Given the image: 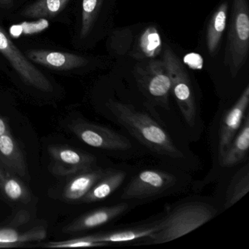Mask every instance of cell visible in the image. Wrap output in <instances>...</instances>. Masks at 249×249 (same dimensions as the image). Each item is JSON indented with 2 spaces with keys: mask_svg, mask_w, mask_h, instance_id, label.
<instances>
[{
  "mask_svg": "<svg viewBox=\"0 0 249 249\" xmlns=\"http://www.w3.org/2000/svg\"><path fill=\"white\" fill-rule=\"evenodd\" d=\"M107 105L118 122L147 148L170 158H183V154L168 133L151 116L137 110L132 105L116 101Z\"/></svg>",
  "mask_w": 249,
  "mask_h": 249,
  "instance_id": "cell-1",
  "label": "cell"
},
{
  "mask_svg": "<svg viewBox=\"0 0 249 249\" xmlns=\"http://www.w3.org/2000/svg\"><path fill=\"white\" fill-rule=\"evenodd\" d=\"M0 70L29 88L52 94L55 87L52 78L33 63L10 37L0 21Z\"/></svg>",
  "mask_w": 249,
  "mask_h": 249,
  "instance_id": "cell-2",
  "label": "cell"
},
{
  "mask_svg": "<svg viewBox=\"0 0 249 249\" xmlns=\"http://www.w3.org/2000/svg\"><path fill=\"white\" fill-rule=\"evenodd\" d=\"M216 213L212 205L202 202L181 205L162 221L160 230L150 236V241L160 244L179 238L212 219Z\"/></svg>",
  "mask_w": 249,
  "mask_h": 249,
  "instance_id": "cell-3",
  "label": "cell"
},
{
  "mask_svg": "<svg viewBox=\"0 0 249 249\" xmlns=\"http://www.w3.org/2000/svg\"><path fill=\"white\" fill-rule=\"evenodd\" d=\"M227 63L235 77L246 63L249 49V13L247 0H234L229 33Z\"/></svg>",
  "mask_w": 249,
  "mask_h": 249,
  "instance_id": "cell-4",
  "label": "cell"
},
{
  "mask_svg": "<svg viewBox=\"0 0 249 249\" xmlns=\"http://www.w3.org/2000/svg\"><path fill=\"white\" fill-rule=\"evenodd\" d=\"M163 61L171 82V91L182 116L189 126H193L196 121V105L189 75L171 49L164 50Z\"/></svg>",
  "mask_w": 249,
  "mask_h": 249,
  "instance_id": "cell-5",
  "label": "cell"
},
{
  "mask_svg": "<svg viewBox=\"0 0 249 249\" xmlns=\"http://www.w3.org/2000/svg\"><path fill=\"white\" fill-rule=\"evenodd\" d=\"M24 54L40 68L55 73H78L89 67L91 60L88 57L51 48H21Z\"/></svg>",
  "mask_w": 249,
  "mask_h": 249,
  "instance_id": "cell-6",
  "label": "cell"
},
{
  "mask_svg": "<svg viewBox=\"0 0 249 249\" xmlns=\"http://www.w3.org/2000/svg\"><path fill=\"white\" fill-rule=\"evenodd\" d=\"M104 2L105 0H77L71 23L74 47L87 49L94 43Z\"/></svg>",
  "mask_w": 249,
  "mask_h": 249,
  "instance_id": "cell-7",
  "label": "cell"
},
{
  "mask_svg": "<svg viewBox=\"0 0 249 249\" xmlns=\"http://www.w3.org/2000/svg\"><path fill=\"white\" fill-rule=\"evenodd\" d=\"M77 0H33L17 13L13 20L46 19L50 22L71 24Z\"/></svg>",
  "mask_w": 249,
  "mask_h": 249,
  "instance_id": "cell-8",
  "label": "cell"
},
{
  "mask_svg": "<svg viewBox=\"0 0 249 249\" xmlns=\"http://www.w3.org/2000/svg\"><path fill=\"white\" fill-rule=\"evenodd\" d=\"M71 131L87 145L100 149L124 151L132 147L129 139L105 126L78 120L71 124Z\"/></svg>",
  "mask_w": 249,
  "mask_h": 249,
  "instance_id": "cell-9",
  "label": "cell"
},
{
  "mask_svg": "<svg viewBox=\"0 0 249 249\" xmlns=\"http://www.w3.org/2000/svg\"><path fill=\"white\" fill-rule=\"evenodd\" d=\"M50 170L55 176H72L94 168L97 160L93 155L64 145H53L49 148Z\"/></svg>",
  "mask_w": 249,
  "mask_h": 249,
  "instance_id": "cell-10",
  "label": "cell"
},
{
  "mask_svg": "<svg viewBox=\"0 0 249 249\" xmlns=\"http://www.w3.org/2000/svg\"><path fill=\"white\" fill-rule=\"evenodd\" d=\"M176 178L173 175L157 170L140 172L128 184L122 199H143L165 192L174 186Z\"/></svg>",
  "mask_w": 249,
  "mask_h": 249,
  "instance_id": "cell-11",
  "label": "cell"
},
{
  "mask_svg": "<svg viewBox=\"0 0 249 249\" xmlns=\"http://www.w3.org/2000/svg\"><path fill=\"white\" fill-rule=\"evenodd\" d=\"M138 81L142 89L160 106H168L171 82L164 61L152 60L138 71Z\"/></svg>",
  "mask_w": 249,
  "mask_h": 249,
  "instance_id": "cell-12",
  "label": "cell"
},
{
  "mask_svg": "<svg viewBox=\"0 0 249 249\" xmlns=\"http://www.w3.org/2000/svg\"><path fill=\"white\" fill-rule=\"evenodd\" d=\"M249 103V86H247L235 104L227 111V114L223 119L218 142L219 158L230 146V143L240 129L244 116H246Z\"/></svg>",
  "mask_w": 249,
  "mask_h": 249,
  "instance_id": "cell-13",
  "label": "cell"
},
{
  "mask_svg": "<svg viewBox=\"0 0 249 249\" xmlns=\"http://www.w3.org/2000/svg\"><path fill=\"white\" fill-rule=\"evenodd\" d=\"M126 203L118 204L113 206L103 207L78 217L64 227L65 233H77L97 228L107 224L118 218L128 209Z\"/></svg>",
  "mask_w": 249,
  "mask_h": 249,
  "instance_id": "cell-14",
  "label": "cell"
},
{
  "mask_svg": "<svg viewBox=\"0 0 249 249\" xmlns=\"http://www.w3.org/2000/svg\"><path fill=\"white\" fill-rule=\"evenodd\" d=\"M107 172V170L94 167L74 175L64 188L62 192L64 200L71 203L81 202V199Z\"/></svg>",
  "mask_w": 249,
  "mask_h": 249,
  "instance_id": "cell-15",
  "label": "cell"
},
{
  "mask_svg": "<svg viewBox=\"0 0 249 249\" xmlns=\"http://www.w3.org/2000/svg\"><path fill=\"white\" fill-rule=\"evenodd\" d=\"M0 164L20 177L27 175V166L24 154L11 132L0 135Z\"/></svg>",
  "mask_w": 249,
  "mask_h": 249,
  "instance_id": "cell-16",
  "label": "cell"
},
{
  "mask_svg": "<svg viewBox=\"0 0 249 249\" xmlns=\"http://www.w3.org/2000/svg\"><path fill=\"white\" fill-rule=\"evenodd\" d=\"M243 126H240L220 161L223 167H230L241 163L247 157L249 148V117L246 114Z\"/></svg>",
  "mask_w": 249,
  "mask_h": 249,
  "instance_id": "cell-17",
  "label": "cell"
},
{
  "mask_svg": "<svg viewBox=\"0 0 249 249\" xmlns=\"http://www.w3.org/2000/svg\"><path fill=\"white\" fill-rule=\"evenodd\" d=\"M46 236L47 231L43 226H36L24 231L9 224L0 228V248L17 247L24 243L40 241Z\"/></svg>",
  "mask_w": 249,
  "mask_h": 249,
  "instance_id": "cell-18",
  "label": "cell"
},
{
  "mask_svg": "<svg viewBox=\"0 0 249 249\" xmlns=\"http://www.w3.org/2000/svg\"><path fill=\"white\" fill-rule=\"evenodd\" d=\"M162 226V221L135 228L116 230L101 234H91L94 241L107 245L112 243H127L138 239L149 237L151 234L157 232Z\"/></svg>",
  "mask_w": 249,
  "mask_h": 249,
  "instance_id": "cell-19",
  "label": "cell"
},
{
  "mask_svg": "<svg viewBox=\"0 0 249 249\" xmlns=\"http://www.w3.org/2000/svg\"><path fill=\"white\" fill-rule=\"evenodd\" d=\"M126 178V173L121 170L108 171L101 178L85 196L81 199V203H93L104 200L112 195Z\"/></svg>",
  "mask_w": 249,
  "mask_h": 249,
  "instance_id": "cell-20",
  "label": "cell"
},
{
  "mask_svg": "<svg viewBox=\"0 0 249 249\" xmlns=\"http://www.w3.org/2000/svg\"><path fill=\"white\" fill-rule=\"evenodd\" d=\"M0 192L7 199L14 202L27 204L31 200V194L17 175L0 164Z\"/></svg>",
  "mask_w": 249,
  "mask_h": 249,
  "instance_id": "cell-21",
  "label": "cell"
},
{
  "mask_svg": "<svg viewBox=\"0 0 249 249\" xmlns=\"http://www.w3.org/2000/svg\"><path fill=\"white\" fill-rule=\"evenodd\" d=\"M228 3L223 2L213 14L207 30V46L211 54L215 53L227 24Z\"/></svg>",
  "mask_w": 249,
  "mask_h": 249,
  "instance_id": "cell-22",
  "label": "cell"
},
{
  "mask_svg": "<svg viewBox=\"0 0 249 249\" xmlns=\"http://www.w3.org/2000/svg\"><path fill=\"white\" fill-rule=\"evenodd\" d=\"M237 178L233 180L229 187L226 197L225 208H229L238 202L249 191V173L248 167L242 170Z\"/></svg>",
  "mask_w": 249,
  "mask_h": 249,
  "instance_id": "cell-23",
  "label": "cell"
},
{
  "mask_svg": "<svg viewBox=\"0 0 249 249\" xmlns=\"http://www.w3.org/2000/svg\"><path fill=\"white\" fill-rule=\"evenodd\" d=\"M139 49L144 57L153 58L160 53L161 40L155 27H148L143 32L140 39Z\"/></svg>",
  "mask_w": 249,
  "mask_h": 249,
  "instance_id": "cell-24",
  "label": "cell"
},
{
  "mask_svg": "<svg viewBox=\"0 0 249 249\" xmlns=\"http://www.w3.org/2000/svg\"><path fill=\"white\" fill-rule=\"evenodd\" d=\"M50 23L46 19L23 21L22 22L11 26L9 30H7V32L11 38H18L21 36H33L47 30Z\"/></svg>",
  "mask_w": 249,
  "mask_h": 249,
  "instance_id": "cell-25",
  "label": "cell"
},
{
  "mask_svg": "<svg viewBox=\"0 0 249 249\" xmlns=\"http://www.w3.org/2000/svg\"><path fill=\"white\" fill-rule=\"evenodd\" d=\"M104 246L106 245L94 241L91 234V235L84 236L78 238L65 240V241L52 242V243H47L46 247L65 249V248L99 247V246Z\"/></svg>",
  "mask_w": 249,
  "mask_h": 249,
  "instance_id": "cell-26",
  "label": "cell"
},
{
  "mask_svg": "<svg viewBox=\"0 0 249 249\" xmlns=\"http://www.w3.org/2000/svg\"><path fill=\"white\" fill-rule=\"evenodd\" d=\"M27 0H0V21L13 20Z\"/></svg>",
  "mask_w": 249,
  "mask_h": 249,
  "instance_id": "cell-27",
  "label": "cell"
},
{
  "mask_svg": "<svg viewBox=\"0 0 249 249\" xmlns=\"http://www.w3.org/2000/svg\"><path fill=\"white\" fill-rule=\"evenodd\" d=\"M184 62L190 68L197 70L202 69V64H203L202 57L198 54H195V53L188 54L184 58Z\"/></svg>",
  "mask_w": 249,
  "mask_h": 249,
  "instance_id": "cell-28",
  "label": "cell"
},
{
  "mask_svg": "<svg viewBox=\"0 0 249 249\" xmlns=\"http://www.w3.org/2000/svg\"><path fill=\"white\" fill-rule=\"evenodd\" d=\"M10 132L9 127H8V123L0 115V135H3L6 132Z\"/></svg>",
  "mask_w": 249,
  "mask_h": 249,
  "instance_id": "cell-29",
  "label": "cell"
}]
</instances>
